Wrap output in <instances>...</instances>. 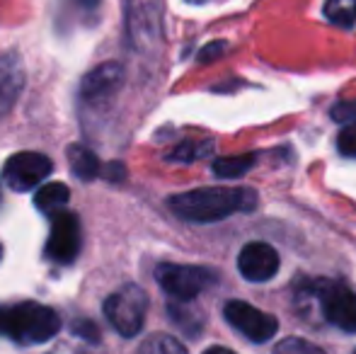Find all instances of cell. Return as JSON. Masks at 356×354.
<instances>
[{"instance_id":"1","label":"cell","mask_w":356,"mask_h":354,"mask_svg":"<svg viewBox=\"0 0 356 354\" xmlns=\"http://www.w3.org/2000/svg\"><path fill=\"white\" fill-rule=\"evenodd\" d=\"M168 207L182 221L216 223L257 209V192L250 187H199L170 197Z\"/></svg>"},{"instance_id":"2","label":"cell","mask_w":356,"mask_h":354,"mask_svg":"<svg viewBox=\"0 0 356 354\" xmlns=\"http://www.w3.org/2000/svg\"><path fill=\"white\" fill-rule=\"evenodd\" d=\"M61 332V316L37 301L0 303V337L17 345H42Z\"/></svg>"},{"instance_id":"3","label":"cell","mask_w":356,"mask_h":354,"mask_svg":"<svg viewBox=\"0 0 356 354\" xmlns=\"http://www.w3.org/2000/svg\"><path fill=\"white\" fill-rule=\"evenodd\" d=\"M298 296H315L320 301L323 318L337 330L356 332V291L332 279H303Z\"/></svg>"},{"instance_id":"4","label":"cell","mask_w":356,"mask_h":354,"mask_svg":"<svg viewBox=\"0 0 356 354\" xmlns=\"http://www.w3.org/2000/svg\"><path fill=\"white\" fill-rule=\"evenodd\" d=\"M148 293L138 284H124L104 301V316L122 337H136L145 325Z\"/></svg>"},{"instance_id":"5","label":"cell","mask_w":356,"mask_h":354,"mask_svg":"<svg viewBox=\"0 0 356 354\" xmlns=\"http://www.w3.org/2000/svg\"><path fill=\"white\" fill-rule=\"evenodd\" d=\"M155 279L160 289L168 296L177 298L179 303L194 301L199 293H204L218 282L213 269L199 265H175V262H163L155 267Z\"/></svg>"},{"instance_id":"6","label":"cell","mask_w":356,"mask_h":354,"mask_svg":"<svg viewBox=\"0 0 356 354\" xmlns=\"http://www.w3.org/2000/svg\"><path fill=\"white\" fill-rule=\"evenodd\" d=\"M127 32L136 49L150 51L163 37L160 0H127Z\"/></svg>"},{"instance_id":"7","label":"cell","mask_w":356,"mask_h":354,"mask_svg":"<svg viewBox=\"0 0 356 354\" xmlns=\"http://www.w3.org/2000/svg\"><path fill=\"white\" fill-rule=\"evenodd\" d=\"M51 161L44 153H15V156L8 158V163L3 168V182L13 192H29V189H37L44 179L51 175Z\"/></svg>"},{"instance_id":"8","label":"cell","mask_w":356,"mask_h":354,"mask_svg":"<svg viewBox=\"0 0 356 354\" xmlns=\"http://www.w3.org/2000/svg\"><path fill=\"white\" fill-rule=\"evenodd\" d=\"M80 252V221L66 209L51 214V231L44 246V255L56 265H71Z\"/></svg>"},{"instance_id":"9","label":"cell","mask_w":356,"mask_h":354,"mask_svg":"<svg viewBox=\"0 0 356 354\" xmlns=\"http://www.w3.org/2000/svg\"><path fill=\"white\" fill-rule=\"evenodd\" d=\"M223 316L250 342H267L279 330V321L272 313H262L245 301H228L223 306Z\"/></svg>"},{"instance_id":"10","label":"cell","mask_w":356,"mask_h":354,"mask_svg":"<svg viewBox=\"0 0 356 354\" xmlns=\"http://www.w3.org/2000/svg\"><path fill=\"white\" fill-rule=\"evenodd\" d=\"M279 252L269 243H248L238 255V269L248 282H269L279 272Z\"/></svg>"},{"instance_id":"11","label":"cell","mask_w":356,"mask_h":354,"mask_svg":"<svg viewBox=\"0 0 356 354\" xmlns=\"http://www.w3.org/2000/svg\"><path fill=\"white\" fill-rule=\"evenodd\" d=\"M124 76H127V71H124L122 63H114V61L102 63V66H97L95 71H90L83 78L80 97L85 102H104V99H109L122 88Z\"/></svg>"},{"instance_id":"12","label":"cell","mask_w":356,"mask_h":354,"mask_svg":"<svg viewBox=\"0 0 356 354\" xmlns=\"http://www.w3.org/2000/svg\"><path fill=\"white\" fill-rule=\"evenodd\" d=\"M24 86V68L17 54H3L0 56V119L10 112Z\"/></svg>"},{"instance_id":"13","label":"cell","mask_w":356,"mask_h":354,"mask_svg":"<svg viewBox=\"0 0 356 354\" xmlns=\"http://www.w3.org/2000/svg\"><path fill=\"white\" fill-rule=\"evenodd\" d=\"M68 199H71V189H68V184L49 182V184H42V187L37 189V194H34V207H37L42 214H47V216H51V214L61 211V209L66 207Z\"/></svg>"},{"instance_id":"14","label":"cell","mask_w":356,"mask_h":354,"mask_svg":"<svg viewBox=\"0 0 356 354\" xmlns=\"http://www.w3.org/2000/svg\"><path fill=\"white\" fill-rule=\"evenodd\" d=\"M68 166H71L73 175L80 177V179H85V182L95 179V177L99 175V170H102L97 156H95L90 148L80 146V143H75V146L68 148Z\"/></svg>"},{"instance_id":"15","label":"cell","mask_w":356,"mask_h":354,"mask_svg":"<svg viewBox=\"0 0 356 354\" xmlns=\"http://www.w3.org/2000/svg\"><path fill=\"white\" fill-rule=\"evenodd\" d=\"M254 153H248V156H230V158H216L213 161V172L218 177L233 179V177H243L248 170H252L254 166Z\"/></svg>"},{"instance_id":"16","label":"cell","mask_w":356,"mask_h":354,"mask_svg":"<svg viewBox=\"0 0 356 354\" xmlns=\"http://www.w3.org/2000/svg\"><path fill=\"white\" fill-rule=\"evenodd\" d=\"M325 17L337 27H352L356 22V0H327Z\"/></svg>"},{"instance_id":"17","label":"cell","mask_w":356,"mask_h":354,"mask_svg":"<svg viewBox=\"0 0 356 354\" xmlns=\"http://www.w3.org/2000/svg\"><path fill=\"white\" fill-rule=\"evenodd\" d=\"M213 151V143L211 141H184L179 143L175 151L168 153V161H175V163H194L199 158L209 156Z\"/></svg>"},{"instance_id":"18","label":"cell","mask_w":356,"mask_h":354,"mask_svg":"<svg viewBox=\"0 0 356 354\" xmlns=\"http://www.w3.org/2000/svg\"><path fill=\"white\" fill-rule=\"evenodd\" d=\"M138 354H187V350L170 335H150L141 345Z\"/></svg>"},{"instance_id":"19","label":"cell","mask_w":356,"mask_h":354,"mask_svg":"<svg viewBox=\"0 0 356 354\" xmlns=\"http://www.w3.org/2000/svg\"><path fill=\"white\" fill-rule=\"evenodd\" d=\"M49 354H99V345H92L75 332H68V337H63Z\"/></svg>"},{"instance_id":"20","label":"cell","mask_w":356,"mask_h":354,"mask_svg":"<svg viewBox=\"0 0 356 354\" xmlns=\"http://www.w3.org/2000/svg\"><path fill=\"white\" fill-rule=\"evenodd\" d=\"M274 354H325L318 345L303 340V337H286L274 347Z\"/></svg>"},{"instance_id":"21","label":"cell","mask_w":356,"mask_h":354,"mask_svg":"<svg viewBox=\"0 0 356 354\" xmlns=\"http://www.w3.org/2000/svg\"><path fill=\"white\" fill-rule=\"evenodd\" d=\"M337 148L342 156L347 158H356V122L344 124L342 131L337 136Z\"/></svg>"},{"instance_id":"22","label":"cell","mask_w":356,"mask_h":354,"mask_svg":"<svg viewBox=\"0 0 356 354\" xmlns=\"http://www.w3.org/2000/svg\"><path fill=\"white\" fill-rule=\"evenodd\" d=\"M71 332H75L78 337H83V340L92 342V345H99V330L97 325H95L92 321H88V318H75L71 323Z\"/></svg>"},{"instance_id":"23","label":"cell","mask_w":356,"mask_h":354,"mask_svg":"<svg viewBox=\"0 0 356 354\" xmlns=\"http://www.w3.org/2000/svg\"><path fill=\"white\" fill-rule=\"evenodd\" d=\"M332 119L337 124H352L356 122V99H344V102H337L332 107Z\"/></svg>"},{"instance_id":"24","label":"cell","mask_w":356,"mask_h":354,"mask_svg":"<svg viewBox=\"0 0 356 354\" xmlns=\"http://www.w3.org/2000/svg\"><path fill=\"white\" fill-rule=\"evenodd\" d=\"M223 51H225V44L223 42H213V44H209V47L202 49V54H199V61H202V63H211L213 58H218Z\"/></svg>"},{"instance_id":"25","label":"cell","mask_w":356,"mask_h":354,"mask_svg":"<svg viewBox=\"0 0 356 354\" xmlns=\"http://www.w3.org/2000/svg\"><path fill=\"white\" fill-rule=\"evenodd\" d=\"M75 5H80L83 10H95L99 5V0H75Z\"/></svg>"},{"instance_id":"26","label":"cell","mask_w":356,"mask_h":354,"mask_svg":"<svg viewBox=\"0 0 356 354\" xmlns=\"http://www.w3.org/2000/svg\"><path fill=\"white\" fill-rule=\"evenodd\" d=\"M204 354H235V352H230V350H225V347H209Z\"/></svg>"},{"instance_id":"27","label":"cell","mask_w":356,"mask_h":354,"mask_svg":"<svg viewBox=\"0 0 356 354\" xmlns=\"http://www.w3.org/2000/svg\"><path fill=\"white\" fill-rule=\"evenodd\" d=\"M187 3H192V5H202V3H207V0H187Z\"/></svg>"},{"instance_id":"28","label":"cell","mask_w":356,"mask_h":354,"mask_svg":"<svg viewBox=\"0 0 356 354\" xmlns=\"http://www.w3.org/2000/svg\"><path fill=\"white\" fill-rule=\"evenodd\" d=\"M0 260H3V246H0Z\"/></svg>"},{"instance_id":"29","label":"cell","mask_w":356,"mask_h":354,"mask_svg":"<svg viewBox=\"0 0 356 354\" xmlns=\"http://www.w3.org/2000/svg\"><path fill=\"white\" fill-rule=\"evenodd\" d=\"M354 354H356V350H354Z\"/></svg>"}]
</instances>
